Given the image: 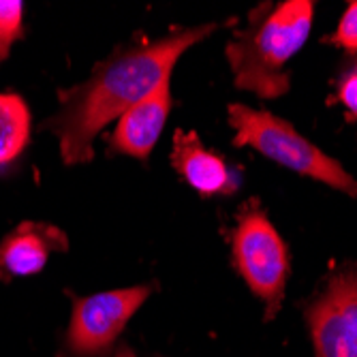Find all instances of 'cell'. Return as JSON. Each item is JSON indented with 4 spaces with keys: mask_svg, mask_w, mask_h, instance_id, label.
<instances>
[{
    "mask_svg": "<svg viewBox=\"0 0 357 357\" xmlns=\"http://www.w3.org/2000/svg\"><path fill=\"white\" fill-rule=\"evenodd\" d=\"M214 30L216 24H204L163 39L133 41L103 60L86 82L64 90L58 114L43 126L58 137L64 165L90 163L94 137L172 77L180 56Z\"/></svg>",
    "mask_w": 357,
    "mask_h": 357,
    "instance_id": "obj_1",
    "label": "cell"
},
{
    "mask_svg": "<svg viewBox=\"0 0 357 357\" xmlns=\"http://www.w3.org/2000/svg\"><path fill=\"white\" fill-rule=\"evenodd\" d=\"M312 17L314 3L310 0H284L252 13L250 24L225 47L234 84L255 92L259 99L287 94L291 77L284 67L308 41Z\"/></svg>",
    "mask_w": 357,
    "mask_h": 357,
    "instance_id": "obj_2",
    "label": "cell"
},
{
    "mask_svg": "<svg viewBox=\"0 0 357 357\" xmlns=\"http://www.w3.org/2000/svg\"><path fill=\"white\" fill-rule=\"evenodd\" d=\"M227 118L234 128L236 146H250L291 172L347 192L349 197H357V178H353L336 158L302 137L291 122L244 103H231Z\"/></svg>",
    "mask_w": 357,
    "mask_h": 357,
    "instance_id": "obj_3",
    "label": "cell"
},
{
    "mask_svg": "<svg viewBox=\"0 0 357 357\" xmlns=\"http://www.w3.org/2000/svg\"><path fill=\"white\" fill-rule=\"evenodd\" d=\"M234 266L248 289L266 304L268 317H276L284 300L291 270L289 250L261 204L250 199L238 214L231 238Z\"/></svg>",
    "mask_w": 357,
    "mask_h": 357,
    "instance_id": "obj_4",
    "label": "cell"
},
{
    "mask_svg": "<svg viewBox=\"0 0 357 357\" xmlns=\"http://www.w3.org/2000/svg\"><path fill=\"white\" fill-rule=\"evenodd\" d=\"M150 294V284H137L75 300L67 332L69 353L73 357L107 355L128 319L144 306Z\"/></svg>",
    "mask_w": 357,
    "mask_h": 357,
    "instance_id": "obj_5",
    "label": "cell"
},
{
    "mask_svg": "<svg viewBox=\"0 0 357 357\" xmlns=\"http://www.w3.org/2000/svg\"><path fill=\"white\" fill-rule=\"evenodd\" d=\"M306 321L317 357H357V266L330 276Z\"/></svg>",
    "mask_w": 357,
    "mask_h": 357,
    "instance_id": "obj_6",
    "label": "cell"
},
{
    "mask_svg": "<svg viewBox=\"0 0 357 357\" xmlns=\"http://www.w3.org/2000/svg\"><path fill=\"white\" fill-rule=\"evenodd\" d=\"M172 167L204 197L234 195L240 188V176L227 165L225 156L206 148L195 131H176Z\"/></svg>",
    "mask_w": 357,
    "mask_h": 357,
    "instance_id": "obj_7",
    "label": "cell"
},
{
    "mask_svg": "<svg viewBox=\"0 0 357 357\" xmlns=\"http://www.w3.org/2000/svg\"><path fill=\"white\" fill-rule=\"evenodd\" d=\"M169 112L172 77L160 82L146 99L118 118L116 131L112 135V150L142 160L148 158L160 133H163Z\"/></svg>",
    "mask_w": 357,
    "mask_h": 357,
    "instance_id": "obj_8",
    "label": "cell"
},
{
    "mask_svg": "<svg viewBox=\"0 0 357 357\" xmlns=\"http://www.w3.org/2000/svg\"><path fill=\"white\" fill-rule=\"evenodd\" d=\"M69 240L58 227L43 222H22L0 242V272L5 276L39 274L54 250H67Z\"/></svg>",
    "mask_w": 357,
    "mask_h": 357,
    "instance_id": "obj_9",
    "label": "cell"
},
{
    "mask_svg": "<svg viewBox=\"0 0 357 357\" xmlns=\"http://www.w3.org/2000/svg\"><path fill=\"white\" fill-rule=\"evenodd\" d=\"M32 131V118L20 94L0 92V167L11 165L26 150Z\"/></svg>",
    "mask_w": 357,
    "mask_h": 357,
    "instance_id": "obj_10",
    "label": "cell"
},
{
    "mask_svg": "<svg viewBox=\"0 0 357 357\" xmlns=\"http://www.w3.org/2000/svg\"><path fill=\"white\" fill-rule=\"evenodd\" d=\"M22 0H0V62L9 58L11 45L22 37Z\"/></svg>",
    "mask_w": 357,
    "mask_h": 357,
    "instance_id": "obj_11",
    "label": "cell"
},
{
    "mask_svg": "<svg viewBox=\"0 0 357 357\" xmlns=\"http://www.w3.org/2000/svg\"><path fill=\"white\" fill-rule=\"evenodd\" d=\"M332 43L351 54H357V0L349 3L347 11L342 13L338 28L332 37Z\"/></svg>",
    "mask_w": 357,
    "mask_h": 357,
    "instance_id": "obj_12",
    "label": "cell"
},
{
    "mask_svg": "<svg viewBox=\"0 0 357 357\" xmlns=\"http://www.w3.org/2000/svg\"><path fill=\"white\" fill-rule=\"evenodd\" d=\"M338 101L347 109L349 120H357V62L342 73L338 82Z\"/></svg>",
    "mask_w": 357,
    "mask_h": 357,
    "instance_id": "obj_13",
    "label": "cell"
},
{
    "mask_svg": "<svg viewBox=\"0 0 357 357\" xmlns=\"http://www.w3.org/2000/svg\"><path fill=\"white\" fill-rule=\"evenodd\" d=\"M116 357H137V355L131 349H128V347H120L118 353H116Z\"/></svg>",
    "mask_w": 357,
    "mask_h": 357,
    "instance_id": "obj_14",
    "label": "cell"
}]
</instances>
